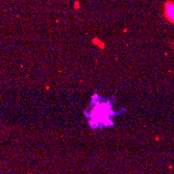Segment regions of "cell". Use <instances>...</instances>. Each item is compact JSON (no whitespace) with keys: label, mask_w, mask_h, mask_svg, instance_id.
Masks as SVG:
<instances>
[{"label":"cell","mask_w":174,"mask_h":174,"mask_svg":"<svg viewBox=\"0 0 174 174\" xmlns=\"http://www.w3.org/2000/svg\"><path fill=\"white\" fill-rule=\"evenodd\" d=\"M165 19L174 25V0H167L163 6Z\"/></svg>","instance_id":"obj_1"},{"label":"cell","mask_w":174,"mask_h":174,"mask_svg":"<svg viewBox=\"0 0 174 174\" xmlns=\"http://www.w3.org/2000/svg\"><path fill=\"white\" fill-rule=\"evenodd\" d=\"M73 7H74L75 10H78L80 9V2L76 0V1L74 2V4H73Z\"/></svg>","instance_id":"obj_3"},{"label":"cell","mask_w":174,"mask_h":174,"mask_svg":"<svg viewBox=\"0 0 174 174\" xmlns=\"http://www.w3.org/2000/svg\"><path fill=\"white\" fill-rule=\"evenodd\" d=\"M92 44L94 46H96L97 48H99L100 50L105 49V43L100 38H98V37H95V38L92 39Z\"/></svg>","instance_id":"obj_2"}]
</instances>
